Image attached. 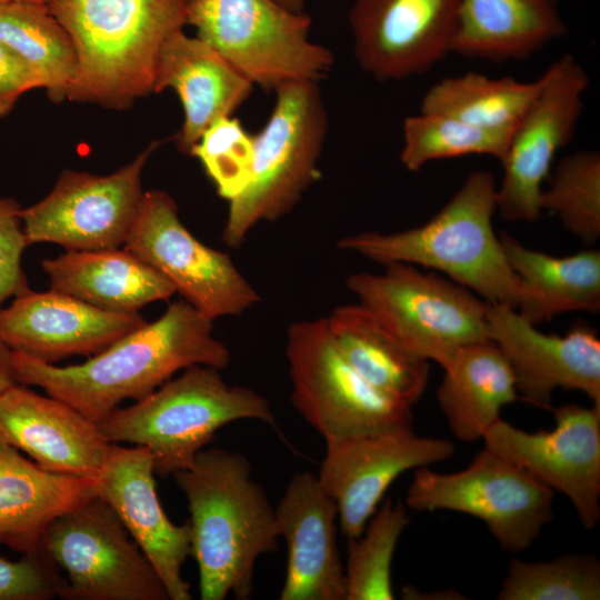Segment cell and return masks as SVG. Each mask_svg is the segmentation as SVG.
Here are the masks:
<instances>
[{"label": "cell", "instance_id": "cell-1", "mask_svg": "<svg viewBox=\"0 0 600 600\" xmlns=\"http://www.w3.org/2000/svg\"><path fill=\"white\" fill-rule=\"evenodd\" d=\"M212 322L187 301H177L156 321L80 364L58 367L13 351L16 378L99 423L122 401L144 398L178 371L196 364L227 368L231 353L214 336Z\"/></svg>", "mask_w": 600, "mask_h": 600}, {"label": "cell", "instance_id": "cell-2", "mask_svg": "<svg viewBox=\"0 0 600 600\" xmlns=\"http://www.w3.org/2000/svg\"><path fill=\"white\" fill-rule=\"evenodd\" d=\"M190 512L191 550L202 600L249 599L259 557L276 552V510L253 480L248 458L204 448L173 474Z\"/></svg>", "mask_w": 600, "mask_h": 600}, {"label": "cell", "instance_id": "cell-3", "mask_svg": "<svg viewBox=\"0 0 600 600\" xmlns=\"http://www.w3.org/2000/svg\"><path fill=\"white\" fill-rule=\"evenodd\" d=\"M48 7L77 53L64 99L117 110L154 93L161 49L187 24V0H50Z\"/></svg>", "mask_w": 600, "mask_h": 600}, {"label": "cell", "instance_id": "cell-4", "mask_svg": "<svg viewBox=\"0 0 600 600\" xmlns=\"http://www.w3.org/2000/svg\"><path fill=\"white\" fill-rule=\"evenodd\" d=\"M497 186L491 171H472L426 223L392 233L343 237L337 248L383 266L403 262L438 270L488 303L517 309L520 284L492 226Z\"/></svg>", "mask_w": 600, "mask_h": 600}, {"label": "cell", "instance_id": "cell-5", "mask_svg": "<svg viewBox=\"0 0 600 600\" xmlns=\"http://www.w3.org/2000/svg\"><path fill=\"white\" fill-rule=\"evenodd\" d=\"M276 426L269 401L253 389L228 384L220 369L196 364L98 424L110 443L146 448L156 473L190 468L216 432L238 420Z\"/></svg>", "mask_w": 600, "mask_h": 600}, {"label": "cell", "instance_id": "cell-6", "mask_svg": "<svg viewBox=\"0 0 600 600\" xmlns=\"http://www.w3.org/2000/svg\"><path fill=\"white\" fill-rule=\"evenodd\" d=\"M274 92L271 114L253 136L249 183L229 201L222 239L231 248H238L260 222L289 213L320 177L329 121L319 82L290 81Z\"/></svg>", "mask_w": 600, "mask_h": 600}, {"label": "cell", "instance_id": "cell-7", "mask_svg": "<svg viewBox=\"0 0 600 600\" xmlns=\"http://www.w3.org/2000/svg\"><path fill=\"white\" fill-rule=\"evenodd\" d=\"M311 18L274 0H187V24L253 84L317 81L333 54L310 37Z\"/></svg>", "mask_w": 600, "mask_h": 600}, {"label": "cell", "instance_id": "cell-8", "mask_svg": "<svg viewBox=\"0 0 600 600\" xmlns=\"http://www.w3.org/2000/svg\"><path fill=\"white\" fill-rule=\"evenodd\" d=\"M347 287L406 348L442 368L463 346L487 340V302L466 287L397 262L356 272Z\"/></svg>", "mask_w": 600, "mask_h": 600}, {"label": "cell", "instance_id": "cell-9", "mask_svg": "<svg viewBox=\"0 0 600 600\" xmlns=\"http://www.w3.org/2000/svg\"><path fill=\"white\" fill-rule=\"evenodd\" d=\"M286 356L291 401L324 440L412 426L411 406L382 393L348 363L326 318L291 323Z\"/></svg>", "mask_w": 600, "mask_h": 600}, {"label": "cell", "instance_id": "cell-10", "mask_svg": "<svg viewBox=\"0 0 600 600\" xmlns=\"http://www.w3.org/2000/svg\"><path fill=\"white\" fill-rule=\"evenodd\" d=\"M553 500L554 491L484 448L460 471L416 469L404 503L416 511L476 517L504 551L514 553L528 549L552 521Z\"/></svg>", "mask_w": 600, "mask_h": 600}, {"label": "cell", "instance_id": "cell-11", "mask_svg": "<svg viewBox=\"0 0 600 600\" xmlns=\"http://www.w3.org/2000/svg\"><path fill=\"white\" fill-rule=\"evenodd\" d=\"M40 550L67 573L66 600H170L158 572L97 494L61 514Z\"/></svg>", "mask_w": 600, "mask_h": 600}, {"label": "cell", "instance_id": "cell-12", "mask_svg": "<svg viewBox=\"0 0 600 600\" xmlns=\"http://www.w3.org/2000/svg\"><path fill=\"white\" fill-rule=\"evenodd\" d=\"M123 248L211 320L240 316L261 301L228 253L202 243L184 227L166 191L143 192Z\"/></svg>", "mask_w": 600, "mask_h": 600}, {"label": "cell", "instance_id": "cell-13", "mask_svg": "<svg viewBox=\"0 0 600 600\" xmlns=\"http://www.w3.org/2000/svg\"><path fill=\"white\" fill-rule=\"evenodd\" d=\"M159 144L151 142L109 174L64 170L43 199L20 211L29 246L51 242L67 251L123 246L143 196V168Z\"/></svg>", "mask_w": 600, "mask_h": 600}, {"label": "cell", "instance_id": "cell-14", "mask_svg": "<svg viewBox=\"0 0 600 600\" xmlns=\"http://www.w3.org/2000/svg\"><path fill=\"white\" fill-rule=\"evenodd\" d=\"M542 84L514 127L500 160L503 176L496 203L506 221H536L542 184L551 173L558 151L573 137L583 111L589 76L567 53L541 74Z\"/></svg>", "mask_w": 600, "mask_h": 600}, {"label": "cell", "instance_id": "cell-15", "mask_svg": "<svg viewBox=\"0 0 600 600\" xmlns=\"http://www.w3.org/2000/svg\"><path fill=\"white\" fill-rule=\"evenodd\" d=\"M551 411V431L528 432L500 418L483 434L484 448L563 493L581 524L593 529L600 520V407L568 403Z\"/></svg>", "mask_w": 600, "mask_h": 600}, {"label": "cell", "instance_id": "cell-16", "mask_svg": "<svg viewBox=\"0 0 600 600\" xmlns=\"http://www.w3.org/2000/svg\"><path fill=\"white\" fill-rule=\"evenodd\" d=\"M318 479L334 500L341 532L359 537L391 483L409 470L451 458L449 439L417 436L412 426L328 439Z\"/></svg>", "mask_w": 600, "mask_h": 600}, {"label": "cell", "instance_id": "cell-17", "mask_svg": "<svg viewBox=\"0 0 600 600\" xmlns=\"http://www.w3.org/2000/svg\"><path fill=\"white\" fill-rule=\"evenodd\" d=\"M458 0H353L359 67L379 82L420 76L452 53Z\"/></svg>", "mask_w": 600, "mask_h": 600}, {"label": "cell", "instance_id": "cell-18", "mask_svg": "<svg viewBox=\"0 0 600 600\" xmlns=\"http://www.w3.org/2000/svg\"><path fill=\"white\" fill-rule=\"evenodd\" d=\"M488 338L507 360L518 398L552 410L556 389L583 392L600 407V340L593 328L578 322L563 336L541 332L516 308L488 303Z\"/></svg>", "mask_w": 600, "mask_h": 600}, {"label": "cell", "instance_id": "cell-19", "mask_svg": "<svg viewBox=\"0 0 600 600\" xmlns=\"http://www.w3.org/2000/svg\"><path fill=\"white\" fill-rule=\"evenodd\" d=\"M150 452L140 446L111 443L96 494L116 512L161 578L170 600H190L182 566L190 556L189 521L174 524L156 489Z\"/></svg>", "mask_w": 600, "mask_h": 600}, {"label": "cell", "instance_id": "cell-20", "mask_svg": "<svg viewBox=\"0 0 600 600\" xmlns=\"http://www.w3.org/2000/svg\"><path fill=\"white\" fill-rule=\"evenodd\" d=\"M146 322L138 312L110 311L53 289L28 288L0 309V338L12 351L53 363L96 354Z\"/></svg>", "mask_w": 600, "mask_h": 600}, {"label": "cell", "instance_id": "cell-21", "mask_svg": "<svg viewBox=\"0 0 600 600\" xmlns=\"http://www.w3.org/2000/svg\"><path fill=\"white\" fill-rule=\"evenodd\" d=\"M276 510L288 549L281 600H346L344 566L337 539L338 509L310 471L296 473Z\"/></svg>", "mask_w": 600, "mask_h": 600}, {"label": "cell", "instance_id": "cell-22", "mask_svg": "<svg viewBox=\"0 0 600 600\" xmlns=\"http://www.w3.org/2000/svg\"><path fill=\"white\" fill-rule=\"evenodd\" d=\"M0 440L49 472L96 481L111 446L97 422L18 383L0 396Z\"/></svg>", "mask_w": 600, "mask_h": 600}, {"label": "cell", "instance_id": "cell-23", "mask_svg": "<svg viewBox=\"0 0 600 600\" xmlns=\"http://www.w3.org/2000/svg\"><path fill=\"white\" fill-rule=\"evenodd\" d=\"M253 86L216 49L183 29L171 34L161 49L154 93L171 88L178 94L184 117L177 146L188 154L209 126L232 116Z\"/></svg>", "mask_w": 600, "mask_h": 600}, {"label": "cell", "instance_id": "cell-24", "mask_svg": "<svg viewBox=\"0 0 600 600\" xmlns=\"http://www.w3.org/2000/svg\"><path fill=\"white\" fill-rule=\"evenodd\" d=\"M98 481L49 472L0 440V546L39 551L49 524L86 502Z\"/></svg>", "mask_w": 600, "mask_h": 600}, {"label": "cell", "instance_id": "cell-25", "mask_svg": "<svg viewBox=\"0 0 600 600\" xmlns=\"http://www.w3.org/2000/svg\"><path fill=\"white\" fill-rule=\"evenodd\" d=\"M566 31L557 0H458L452 53L524 60Z\"/></svg>", "mask_w": 600, "mask_h": 600}, {"label": "cell", "instance_id": "cell-26", "mask_svg": "<svg viewBox=\"0 0 600 600\" xmlns=\"http://www.w3.org/2000/svg\"><path fill=\"white\" fill-rule=\"evenodd\" d=\"M50 289L101 309L138 312L170 298L173 287L127 249L67 251L42 261Z\"/></svg>", "mask_w": 600, "mask_h": 600}, {"label": "cell", "instance_id": "cell-27", "mask_svg": "<svg viewBox=\"0 0 600 600\" xmlns=\"http://www.w3.org/2000/svg\"><path fill=\"white\" fill-rule=\"evenodd\" d=\"M499 238L520 284L517 310L530 323L538 326L564 312H599V250L554 257L524 247L507 232Z\"/></svg>", "mask_w": 600, "mask_h": 600}, {"label": "cell", "instance_id": "cell-28", "mask_svg": "<svg viewBox=\"0 0 600 600\" xmlns=\"http://www.w3.org/2000/svg\"><path fill=\"white\" fill-rule=\"evenodd\" d=\"M443 370L437 398L460 441L482 439L501 409L519 399L512 371L490 339L461 347Z\"/></svg>", "mask_w": 600, "mask_h": 600}, {"label": "cell", "instance_id": "cell-29", "mask_svg": "<svg viewBox=\"0 0 600 600\" xmlns=\"http://www.w3.org/2000/svg\"><path fill=\"white\" fill-rule=\"evenodd\" d=\"M331 338L348 363L388 397L412 406L429 380V361L406 348L362 304L338 307L326 317Z\"/></svg>", "mask_w": 600, "mask_h": 600}, {"label": "cell", "instance_id": "cell-30", "mask_svg": "<svg viewBox=\"0 0 600 600\" xmlns=\"http://www.w3.org/2000/svg\"><path fill=\"white\" fill-rule=\"evenodd\" d=\"M541 84V76L522 82L470 71L433 83L422 97L420 112L446 114L484 129L513 130Z\"/></svg>", "mask_w": 600, "mask_h": 600}, {"label": "cell", "instance_id": "cell-31", "mask_svg": "<svg viewBox=\"0 0 600 600\" xmlns=\"http://www.w3.org/2000/svg\"><path fill=\"white\" fill-rule=\"evenodd\" d=\"M0 43L38 73L52 100H64L77 73V53L70 34L47 3L0 2Z\"/></svg>", "mask_w": 600, "mask_h": 600}, {"label": "cell", "instance_id": "cell-32", "mask_svg": "<svg viewBox=\"0 0 600 600\" xmlns=\"http://www.w3.org/2000/svg\"><path fill=\"white\" fill-rule=\"evenodd\" d=\"M410 523L408 507L387 499L372 514L363 532L348 538L346 600H393L391 566L403 530Z\"/></svg>", "mask_w": 600, "mask_h": 600}, {"label": "cell", "instance_id": "cell-33", "mask_svg": "<svg viewBox=\"0 0 600 600\" xmlns=\"http://www.w3.org/2000/svg\"><path fill=\"white\" fill-rule=\"evenodd\" d=\"M513 130H492L440 113L419 112L403 120L401 163L419 171L441 159L486 154L501 160Z\"/></svg>", "mask_w": 600, "mask_h": 600}, {"label": "cell", "instance_id": "cell-34", "mask_svg": "<svg viewBox=\"0 0 600 600\" xmlns=\"http://www.w3.org/2000/svg\"><path fill=\"white\" fill-rule=\"evenodd\" d=\"M499 600H599L600 561L593 554L570 553L550 561L513 558Z\"/></svg>", "mask_w": 600, "mask_h": 600}, {"label": "cell", "instance_id": "cell-35", "mask_svg": "<svg viewBox=\"0 0 600 600\" xmlns=\"http://www.w3.org/2000/svg\"><path fill=\"white\" fill-rule=\"evenodd\" d=\"M540 196L541 211L556 214L584 244L600 237V154L594 150L563 157Z\"/></svg>", "mask_w": 600, "mask_h": 600}, {"label": "cell", "instance_id": "cell-36", "mask_svg": "<svg viewBox=\"0 0 600 600\" xmlns=\"http://www.w3.org/2000/svg\"><path fill=\"white\" fill-rule=\"evenodd\" d=\"M189 154L197 158L218 194L231 201L248 186L254 141L237 118L223 117L209 126Z\"/></svg>", "mask_w": 600, "mask_h": 600}, {"label": "cell", "instance_id": "cell-37", "mask_svg": "<svg viewBox=\"0 0 600 600\" xmlns=\"http://www.w3.org/2000/svg\"><path fill=\"white\" fill-rule=\"evenodd\" d=\"M66 586L59 568L40 549L18 561L0 558V600H50L60 598Z\"/></svg>", "mask_w": 600, "mask_h": 600}, {"label": "cell", "instance_id": "cell-38", "mask_svg": "<svg viewBox=\"0 0 600 600\" xmlns=\"http://www.w3.org/2000/svg\"><path fill=\"white\" fill-rule=\"evenodd\" d=\"M20 204L12 198H0V309L2 303L27 290L21 259L29 246L20 217Z\"/></svg>", "mask_w": 600, "mask_h": 600}, {"label": "cell", "instance_id": "cell-39", "mask_svg": "<svg viewBox=\"0 0 600 600\" xmlns=\"http://www.w3.org/2000/svg\"><path fill=\"white\" fill-rule=\"evenodd\" d=\"M43 88L38 73L17 53L0 43V118L14 108L26 92Z\"/></svg>", "mask_w": 600, "mask_h": 600}, {"label": "cell", "instance_id": "cell-40", "mask_svg": "<svg viewBox=\"0 0 600 600\" xmlns=\"http://www.w3.org/2000/svg\"><path fill=\"white\" fill-rule=\"evenodd\" d=\"M17 383L13 351L0 338V396Z\"/></svg>", "mask_w": 600, "mask_h": 600}, {"label": "cell", "instance_id": "cell-41", "mask_svg": "<svg viewBox=\"0 0 600 600\" xmlns=\"http://www.w3.org/2000/svg\"><path fill=\"white\" fill-rule=\"evenodd\" d=\"M282 7L294 11V12H303L306 0H274Z\"/></svg>", "mask_w": 600, "mask_h": 600}, {"label": "cell", "instance_id": "cell-42", "mask_svg": "<svg viewBox=\"0 0 600 600\" xmlns=\"http://www.w3.org/2000/svg\"><path fill=\"white\" fill-rule=\"evenodd\" d=\"M9 1H31V2H40V3H49L50 0H0V2H9Z\"/></svg>", "mask_w": 600, "mask_h": 600}]
</instances>
